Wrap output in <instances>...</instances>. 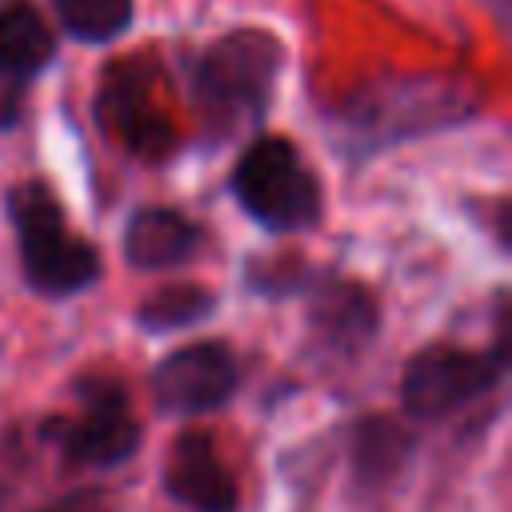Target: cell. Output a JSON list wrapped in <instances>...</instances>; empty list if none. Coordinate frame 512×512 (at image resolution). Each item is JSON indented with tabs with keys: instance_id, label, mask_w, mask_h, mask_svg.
I'll return each instance as SVG.
<instances>
[{
	"instance_id": "6da1fadb",
	"label": "cell",
	"mask_w": 512,
	"mask_h": 512,
	"mask_svg": "<svg viewBox=\"0 0 512 512\" xmlns=\"http://www.w3.org/2000/svg\"><path fill=\"white\" fill-rule=\"evenodd\" d=\"M284 68V44L264 28H236L204 48L192 68V104L208 140H228L264 120Z\"/></svg>"
},
{
	"instance_id": "7a4b0ae2",
	"label": "cell",
	"mask_w": 512,
	"mask_h": 512,
	"mask_svg": "<svg viewBox=\"0 0 512 512\" xmlns=\"http://www.w3.org/2000/svg\"><path fill=\"white\" fill-rule=\"evenodd\" d=\"M8 216L20 240L24 280L44 296H72L100 276V256L88 240L68 232L60 204L44 184H20L8 196Z\"/></svg>"
},
{
	"instance_id": "3957f363",
	"label": "cell",
	"mask_w": 512,
	"mask_h": 512,
	"mask_svg": "<svg viewBox=\"0 0 512 512\" xmlns=\"http://www.w3.org/2000/svg\"><path fill=\"white\" fill-rule=\"evenodd\" d=\"M232 192L252 220L272 232H300L320 220V184L292 140L260 136L244 148Z\"/></svg>"
},
{
	"instance_id": "277c9868",
	"label": "cell",
	"mask_w": 512,
	"mask_h": 512,
	"mask_svg": "<svg viewBox=\"0 0 512 512\" xmlns=\"http://www.w3.org/2000/svg\"><path fill=\"white\" fill-rule=\"evenodd\" d=\"M500 368H504L500 356H480L468 348H424L420 356L408 360L400 380L404 412L416 420H440L460 404L476 400L480 392H488Z\"/></svg>"
},
{
	"instance_id": "5b68a950",
	"label": "cell",
	"mask_w": 512,
	"mask_h": 512,
	"mask_svg": "<svg viewBox=\"0 0 512 512\" xmlns=\"http://www.w3.org/2000/svg\"><path fill=\"white\" fill-rule=\"evenodd\" d=\"M84 412L56 428V440L72 464L112 468L128 460L140 444V424L128 408V396L112 380H84L80 384Z\"/></svg>"
},
{
	"instance_id": "8992f818",
	"label": "cell",
	"mask_w": 512,
	"mask_h": 512,
	"mask_svg": "<svg viewBox=\"0 0 512 512\" xmlns=\"http://www.w3.org/2000/svg\"><path fill=\"white\" fill-rule=\"evenodd\" d=\"M232 392H236V360L228 344H216V340L176 348L152 372V396L172 416L212 412L224 400H232Z\"/></svg>"
},
{
	"instance_id": "52a82bcc",
	"label": "cell",
	"mask_w": 512,
	"mask_h": 512,
	"mask_svg": "<svg viewBox=\"0 0 512 512\" xmlns=\"http://www.w3.org/2000/svg\"><path fill=\"white\" fill-rule=\"evenodd\" d=\"M164 488L176 504L192 512H232L236 508V480L220 464L212 436L184 432L168 448L164 460Z\"/></svg>"
},
{
	"instance_id": "ba28073f",
	"label": "cell",
	"mask_w": 512,
	"mask_h": 512,
	"mask_svg": "<svg viewBox=\"0 0 512 512\" xmlns=\"http://www.w3.org/2000/svg\"><path fill=\"white\" fill-rule=\"evenodd\" d=\"M204 244V228L176 208H140L124 228V256L140 272L188 264Z\"/></svg>"
},
{
	"instance_id": "9c48e42d",
	"label": "cell",
	"mask_w": 512,
	"mask_h": 512,
	"mask_svg": "<svg viewBox=\"0 0 512 512\" xmlns=\"http://www.w3.org/2000/svg\"><path fill=\"white\" fill-rule=\"evenodd\" d=\"M312 332L340 352H356L376 332V304L360 284H328L312 300Z\"/></svg>"
},
{
	"instance_id": "30bf717a",
	"label": "cell",
	"mask_w": 512,
	"mask_h": 512,
	"mask_svg": "<svg viewBox=\"0 0 512 512\" xmlns=\"http://www.w3.org/2000/svg\"><path fill=\"white\" fill-rule=\"evenodd\" d=\"M52 56H56V40L44 16L24 0L4 4L0 8V68L20 80H32L52 64Z\"/></svg>"
},
{
	"instance_id": "8fae6325",
	"label": "cell",
	"mask_w": 512,
	"mask_h": 512,
	"mask_svg": "<svg viewBox=\"0 0 512 512\" xmlns=\"http://www.w3.org/2000/svg\"><path fill=\"white\" fill-rule=\"evenodd\" d=\"M408 452H412L408 432L400 424H392V420L372 416L352 436V472H356V480L364 488H384L388 480L400 476Z\"/></svg>"
},
{
	"instance_id": "7c38bea8",
	"label": "cell",
	"mask_w": 512,
	"mask_h": 512,
	"mask_svg": "<svg viewBox=\"0 0 512 512\" xmlns=\"http://www.w3.org/2000/svg\"><path fill=\"white\" fill-rule=\"evenodd\" d=\"M60 28L80 44H112L132 28V0H52Z\"/></svg>"
},
{
	"instance_id": "4fadbf2b",
	"label": "cell",
	"mask_w": 512,
	"mask_h": 512,
	"mask_svg": "<svg viewBox=\"0 0 512 512\" xmlns=\"http://www.w3.org/2000/svg\"><path fill=\"white\" fill-rule=\"evenodd\" d=\"M212 308H216V296L208 288H200V284H168L152 300L140 304V324L148 332H172V328L200 324Z\"/></svg>"
},
{
	"instance_id": "5bb4252c",
	"label": "cell",
	"mask_w": 512,
	"mask_h": 512,
	"mask_svg": "<svg viewBox=\"0 0 512 512\" xmlns=\"http://www.w3.org/2000/svg\"><path fill=\"white\" fill-rule=\"evenodd\" d=\"M24 84H28V80H20V76H12V72L0 68V128H12V124L20 120Z\"/></svg>"
},
{
	"instance_id": "9a60e30c",
	"label": "cell",
	"mask_w": 512,
	"mask_h": 512,
	"mask_svg": "<svg viewBox=\"0 0 512 512\" xmlns=\"http://www.w3.org/2000/svg\"><path fill=\"white\" fill-rule=\"evenodd\" d=\"M48 512H112V500L104 492H76V496L52 504Z\"/></svg>"
}]
</instances>
